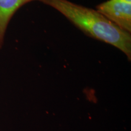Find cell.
<instances>
[{
  "label": "cell",
  "mask_w": 131,
  "mask_h": 131,
  "mask_svg": "<svg viewBox=\"0 0 131 131\" xmlns=\"http://www.w3.org/2000/svg\"><path fill=\"white\" fill-rule=\"evenodd\" d=\"M56 9L85 34L117 47L131 58V36L96 10L69 0H39Z\"/></svg>",
  "instance_id": "obj_1"
},
{
  "label": "cell",
  "mask_w": 131,
  "mask_h": 131,
  "mask_svg": "<svg viewBox=\"0 0 131 131\" xmlns=\"http://www.w3.org/2000/svg\"><path fill=\"white\" fill-rule=\"evenodd\" d=\"M39 0H0V49L4 45L8 25L16 11L23 6Z\"/></svg>",
  "instance_id": "obj_3"
},
{
  "label": "cell",
  "mask_w": 131,
  "mask_h": 131,
  "mask_svg": "<svg viewBox=\"0 0 131 131\" xmlns=\"http://www.w3.org/2000/svg\"><path fill=\"white\" fill-rule=\"evenodd\" d=\"M96 10L126 32H131V3L108 0L97 5Z\"/></svg>",
  "instance_id": "obj_2"
}]
</instances>
